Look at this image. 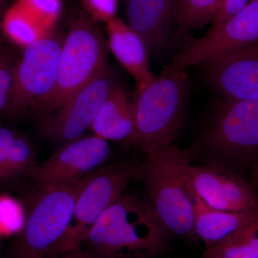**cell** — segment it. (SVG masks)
I'll return each instance as SVG.
<instances>
[{
	"label": "cell",
	"mask_w": 258,
	"mask_h": 258,
	"mask_svg": "<svg viewBox=\"0 0 258 258\" xmlns=\"http://www.w3.org/2000/svg\"><path fill=\"white\" fill-rule=\"evenodd\" d=\"M258 42V0H249L225 21L212 24L204 36L186 43L171 64L186 69Z\"/></svg>",
	"instance_id": "obj_9"
},
{
	"label": "cell",
	"mask_w": 258,
	"mask_h": 258,
	"mask_svg": "<svg viewBox=\"0 0 258 258\" xmlns=\"http://www.w3.org/2000/svg\"><path fill=\"white\" fill-rule=\"evenodd\" d=\"M145 154L142 178L147 186L148 203L169 234L195 240V191L187 174L192 150L173 143Z\"/></svg>",
	"instance_id": "obj_2"
},
{
	"label": "cell",
	"mask_w": 258,
	"mask_h": 258,
	"mask_svg": "<svg viewBox=\"0 0 258 258\" xmlns=\"http://www.w3.org/2000/svg\"><path fill=\"white\" fill-rule=\"evenodd\" d=\"M203 63L205 79L225 98L258 101V42Z\"/></svg>",
	"instance_id": "obj_12"
},
{
	"label": "cell",
	"mask_w": 258,
	"mask_h": 258,
	"mask_svg": "<svg viewBox=\"0 0 258 258\" xmlns=\"http://www.w3.org/2000/svg\"><path fill=\"white\" fill-rule=\"evenodd\" d=\"M93 21L108 23L116 18L117 0H83Z\"/></svg>",
	"instance_id": "obj_25"
},
{
	"label": "cell",
	"mask_w": 258,
	"mask_h": 258,
	"mask_svg": "<svg viewBox=\"0 0 258 258\" xmlns=\"http://www.w3.org/2000/svg\"><path fill=\"white\" fill-rule=\"evenodd\" d=\"M106 43L96 22L81 14L71 22L61 47L54 91L36 110L47 116L108 66Z\"/></svg>",
	"instance_id": "obj_4"
},
{
	"label": "cell",
	"mask_w": 258,
	"mask_h": 258,
	"mask_svg": "<svg viewBox=\"0 0 258 258\" xmlns=\"http://www.w3.org/2000/svg\"><path fill=\"white\" fill-rule=\"evenodd\" d=\"M176 0H125L128 25L142 37L148 51L165 45L174 21Z\"/></svg>",
	"instance_id": "obj_14"
},
{
	"label": "cell",
	"mask_w": 258,
	"mask_h": 258,
	"mask_svg": "<svg viewBox=\"0 0 258 258\" xmlns=\"http://www.w3.org/2000/svg\"><path fill=\"white\" fill-rule=\"evenodd\" d=\"M188 91L186 70L168 64L138 93L135 128L128 143L144 153L174 143L182 123Z\"/></svg>",
	"instance_id": "obj_3"
},
{
	"label": "cell",
	"mask_w": 258,
	"mask_h": 258,
	"mask_svg": "<svg viewBox=\"0 0 258 258\" xmlns=\"http://www.w3.org/2000/svg\"><path fill=\"white\" fill-rule=\"evenodd\" d=\"M63 40L47 35L25 47L15 63L9 99L2 113L21 115L30 108L35 111L54 91Z\"/></svg>",
	"instance_id": "obj_7"
},
{
	"label": "cell",
	"mask_w": 258,
	"mask_h": 258,
	"mask_svg": "<svg viewBox=\"0 0 258 258\" xmlns=\"http://www.w3.org/2000/svg\"><path fill=\"white\" fill-rule=\"evenodd\" d=\"M203 258H210V257H207V256H205V255H203Z\"/></svg>",
	"instance_id": "obj_33"
},
{
	"label": "cell",
	"mask_w": 258,
	"mask_h": 258,
	"mask_svg": "<svg viewBox=\"0 0 258 258\" xmlns=\"http://www.w3.org/2000/svg\"><path fill=\"white\" fill-rule=\"evenodd\" d=\"M110 154L111 148L105 139L95 134L79 137L35 165L28 176L39 187L72 182L98 169Z\"/></svg>",
	"instance_id": "obj_11"
},
{
	"label": "cell",
	"mask_w": 258,
	"mask_h": 258,
	"mask_svg": "<svg viewBox=\"0 0 258 258\" xmlns=\"http://www.w3.org/2000/svg\"><path fill=\"white\" fill-rule=\"evenodd\" d=\"M115 85L114 75L108 64L62 106L45 116L44 133L51 139L66 143L81 137L92 126Z\"/></svg>",
	"instance_id": "obj_10"
},
{
	"label": "cell",
	"mask_w": 258,
	"mask_h": 258,
	"mask_svg": "<svg viewBox=\"0 0 258 258\" xmlns=\"http://www.w3.org/2000/svg\"><path fill=\"white\" fill-rule=\"evenodd\" d=\"M252 180L256 184H258V159L254 166L253 171H252Z\"/></svg>",
	"instance_id": "obj_30"
},
{
	"label": "cell",
	"mask_w": 258,
	"mask_h": 258,
	"mask_svg": "<svg viewBox=\"0 0 258 258\" xmlns=\"http://www.w3.org/2000/svg\"><path fill=\"white\" fill-rule=\"evenodd\" d=\"M8 1H9V0H0V15L3 13L5 6L6 5L7 3H8Z\"/></svg>",
	"instance_id": "obj_31"
},
{
	"label": "cell",
	"mask_w": 258,
	"mask_h": 258,
	"mask_svg": "<svg viewBox=\"0 0 258 258\" xmlns=\"http://www.w3.org/2000/svg\"><path fill=\"white\" fill-rule=\"evenodd\" d=\"M46 258H57V254H50L47 256Z\"/></svg>",
	"instance_id": "obj_32"
},
{
	"label": "cell",
	"mask_w": 258,
	"mask_h": 258,
	"mask_svg": "<svg viewBox=\"0 0 258 258\" xmlns=\"http://www.w3.org/2000/svg\"><path fill=\"white\" fill-rule=\"evenodd\" d=\"M135 128L134 104L118 85L112 88L93 121L91 129L105 140L120 141L132 137Z\"/></svg>",
	"instance_id": "obj_17"
},
{
	"label": "cell",
	"mask_w": 258,
	"mask_h": 258,
	"mask_svg": "<svg viewBox=\"0 0 258 258\" xmlns=\"http://www.w3.org/2000/svg\"><path fill=\"white\" fill-rule=\"evenodd\" d=\"M15 63L8 52L0 54V113L3 111L9 99Z\"/></svg>",
	"instance_id": "obj_24"
},
{
	"label": "cell",
	"mask_w": 258,
	"mask_h": 258,
	"mask_svg": "<svg viewBox=\"0 0 258 258\" xmlns=\"http://www.w3.org/2000/svg\"><path fill=\"white\" fill-rule=\"evenodd\" d=\"M258 217V210L228 212L210 208L195 193V231L207 247L225 240L232 232Z\"/></svg>",
	"instance_id": "obj_16"
},
{
	"label": "cell",
	"mask_w": 258,
	"mask_h": 258,
	"mask_svg": "<svg viewBox=\"0 0 258 258\" xmlns=\"http://www.w3.org/2000/svg\"><path fill=\"white\" fill-rule=\"evenodd\" d=\"M225 0H176L174 20L178 32L203 28L212 23Z\"/></svg>",
	"instance_id": "obj_19"
},
{
	"label": "cell",
	"mask_w": 258,
	"mask_h": 258,
	"mask_svg": "<svg viewBox=\"0 0 258 258\" xmlns=\"http://www.w3.org/2000/svg\"><path fill=\"white\" fill-rule=\"evenodd\" d=\"M2 25L12 41L25 47L47 33L26 10L15 3L5 13Z\"/></svg>",
	"instance_id": "obj_20"
},
{
	"label": "cell",
	"mask_w": 258,
	"mask_h": 258,
	"mask_svg": "<svg viewBox=\"0 0 258 258\" xmlns=\"http://www.w3.org/2000/svg\"><path fill=\"white\" fill-rule=\"evenodd\" d=\"M187 174L195 193L210 208L228 212L258 210V198L243 180L224 166H187Z\"/></svg>",
	"instance_id": "obj_13"
},
{
	"label": "cell",
	"mask_w": 258,
	"mask_h": 258,
	"mask_svg": "<svg viewBox=\"0 0 258 258\" xmlns=\"http://www.w3.org/2000/svg\"><path fill=\"white\" fill-rule=\"evenodd\" d=\"M203 255L210 258H258V217L225 240L207 247Z\"/></svg>",
	"instance_id": "obj_18"
},
{
	"label": "cell",
	"mask_w": 258,
	"mask_h": 258,
	"mask_svg": "<svg viewBox=\"0 0 258 258\" xmlns=\"http://www.w3.org/2000/svg\"><path fill=\"white\" fill-rule=\"evenodd\" d=\"M63 255L62 258H78L77 252H76V248L72 249V250L68 251L62 254Z\"/></svg>",
	"instance_id": "obj_29"
},
{
	"label": "cell",
	"mask_w": 258,
	"mask_h": 258,
	"mask_svg": "<svg viewBox=\"0 0 258 258\" xmlns=\"http://www.w3.org/2000/svg\"><path fill=\"white\" fill-rule=\"evenodd\" d=\"M198 152L218 164L258 151V101L227 99L219 105L199 139Z\"/></svg>",
	"instance_id": "obj_8"
},
{
	"label": "cell",
	"mask_w": 258,
	"mask_h": 258,
	"mask_svg": "<svg viewBox=\"0 0 258 258\" xmlns=\"http://www.w3.org/2000/svg\"><path fill=\"white\" fill-rule=\"evenodd\" d=\"M248 2L249 0H225L212 21V25L221 23L233 16L236 13L240 11Z\"/></svg>",
	"instance_id": "obj_27"
},
{
	"label": "cell",
	"mask_w": 258,
	"mask_h": 258,
	"mask_svg": "<svg viewBox=\"0 0 258 258\" xmlns=\"http://www.w3.org/2000/svg\"><path fill=\"white\" fill-rule=\"evenodd\" d=\"M15 4L26 10L47 32L58 20L62 8L61 0H17Z\"/></svg>",
	"instance_id": "obj_23"
},
{
	"label": "cell",
	"mask_w": 258,
	"mask_h": 258,
	"mask_svg": "<svg viewBox=\"0 0 258 258\" xmlns=\"http://www.w3.org/2000/svg\"><path fill=\"white\" fill-rule=\"evenodd\" d=\"M106 28L110 50L135 79L137 93L141 92L155 77L149 69V51L144 40L117 17L106 23Z\"/></svg>",
	"instance_id": "obj_15"
},
{
	"label": "cell",
	"mask_w": 258,
	"mask_h": 258,
	"mask_svg": "<svg viewBox=\"0 0 258 258\" xmlns=\"http://www.w3.org/2000/svg\"><path fill=\"white\" fill-rule=\"evenodd\" d=\"M142 166L143 163L124 159L83 177L69 228L50 254H62L81 247L102 214L124 194L130 183L142 177Z\"/></svg>",
	"instance_id": "obj_5"
},
{
	"label": "cell",
	"mask_w": 258,
	"mask_h": 258,
	"mask_svg": "<svg viewBox=\"0 0 258 258\" xmlns=\"http://www.w3.org/2000/svg\"><path fill=\"white\" fill-rule=\"evenodd\" d=\"M35 160V149L33 144L26 136L17 132L7 163L8 182L29 175L36 165Z\"/></svg>",
	"instance_id": "obj_21"
},
{
	"label": "cell",
	"mask_w": 258,
	"mask_h": 258,
	"mask_svg": "<svg viewBox=\"0 0 258 258\" xmlns=\"http://www.w3.org/2000/svg\"><path fill=\"white\" fill-rule=\"evenodd\" d=\"M169 234L148 202L123 194L102 214L82 244L97 258H156L166 252Z\"/></svg>",
	"instance_id": "obj_1"
},
{
	"label": "cell",
	"mask_w": 258,
	"mask_h": 258,
	"mask_svg": "<svg viewBox=\"0 0 258 258\" xmlns=\"http://www.w3.org/2000/svg\"><path fill=\"white\" fill-rule=\"evenodd\" d=\"M17 132L8 127L0 126V184L8 182L7 163Z\"/></svg>",
	"instance_id": "obj_26"
},
{
	"label": "cell",
	"mask_w": 258,
	"mask_h": 258,
	"mask_svg": "<svg viewBox=\"0 0 258 258\" xmlns=\"http://www.w3.org/2000/svg\"><path fill=\"white\" fill-rule=\"evenodd\" d=\"M26 212L20 202L8 195H0V235L20 233L26 221Z\"/></svg>",
	"instance_id": "obj_22"
},
{
	"label": "cell",
	"mask_w": 258,
	"mask_h": 258,
	"mask_svg": "<svg viewBox=\"0 0 258 258\" xmlns=\"http://www.w3.org/2000/svg\"><path fill=\"white\" fill-rule=\"evenodd\" d=\"M76 252H77L78 258H97L87 251L83 250L81 247L76 248Z\"/></svg>",
	"instance_id": "obj_28"
},
{
	"label": "cell",
	"mask_w": 258,
	"mask_h": 258,
	"mask_svg": "<svg viewBox=\"0 0 258 258\" xmlns=\"http://www.w3.org/2000/svg\"><path fill=\"white\" fill-rule=\"evenodd\" d=\"M81 181L40 187L13 249V258H46L52 252L72 220Z\"/></svg>",
	"instance_id": "obj_6"
}]
</instances>
